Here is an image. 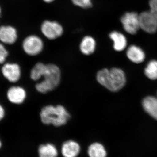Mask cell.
I'll return each mask as SVG.
<instances>
[{"mask_svg":"<svg viewBox=\"0 0 157 157\" xmlns=\"http://www.w3.org/2000/svg\"><path fill=\"white\" fill-rule=\"evenodd\" d=\"M97 78L99 83L112 92L121 89L126 82L123 71L116 68L100 70L97 73Z\"/></svg>","mask_w":157,"mask_h":157,"instance_id":"cell-1","label":"cell"},{"mask_svg":"<svg viewBox=\"0 0 157 157\" xmlns=\"http://www.w3.org/2000/svg\"><path fill=\"white\" fill-rule=\"evenodd\" d=\"M40 116L43 124H52L56 127L65 124L70 117V114L62 105L56 107L52 105L45 106L42 108Z\"/></svg>","mask_w":157,"mask_h":157,"instance_id":"cell-2","label":"cell"},{"mask_svg":"<svg viewBox=\"0 0 157 157\" xmlns=\"http://www.w3.org/2000/svg\"><path fill=\"white\" fill-rule=\"evenodd\" d=\"M41 77H43L44 79L36 85V89L39 92L45 94L52 90L59 85L60 81V70L56 65H45Z\"/></svg>","mask_w":157,"mask_h":157,"instance_id":"cell-3","label":"cell"},{"mask_svg":"<svg viewBox=\"0 0 157 157\" xmlns=\"http://www.w3.org/2000/svg\"><path fill=\"white\" fill-rule=\"evenodd\" d=\"M124 29L128 33L135 35L140 29L139 14L135 12H127L121 17Z\"/></svg>","mask_w":157,"mask_h":157,"instance_id":"cell-4","label":"cell"},{"mask_svg":"<svg viewBox=\"0 0 157 157\" xmlns=\"http://www.w3.org/2000/svg\"><path fill=\"white\" fill-rule=\"evenodd\" d=\"M43 44L40 38L36 36H32L26 38L23 43V48L25 52L30 56L39 54L43 49Z\"/></svg>","mask_w":157,"mask_h":157,"instance_id":"cell-5","label":"cell"},{"mask_svg":"<svg viewBox=\"0 0 157 157\" xmlns=\"http://www.w3.org/2000/svg\"><path fill=\"white\" fill-rule=\"evenodd\" d=\"M140 28L144 32L153 34L157 30V20L148 11L139 14Z\"/></svg>","mask_w":157,"mask_h":157,"instance_id":"cell-6","label":"cell"},{"mask_svg":"<svg viewBox=\"0 0 157 157\" xmlns=\"http://www.w3.org/2000/svg\"><path fill=\"white\" fill-rule=\"evenodd\" d=\"M41 29L44 36L49 39H57L61 36L63 33V29L60 25L48 21L43 23Z\"/></svg>","mask_w":157,"mask_h":157,"instance_id":"cell-7","label":"cell"},{"mask_svg":"<svg viewBox=\"0 0 157 157\" xmlns=\"http://www.w3.org/2000/svg\"><path fill=\"white\" fill-rule=\"evenodd\" d=\"M2 71L3 76L10 82L18 81L21 75L20 67L17 64H6L2 68Z\"/></svg>","mask_w":157,"mask_h":157,"instance_id":"cell-8","label":"cell"},{"mask_svg":"<svg viewBox=\"0 0 157 157\" xmlns=\"http://www.w3.org/2000/svg\"><path fill=\"white\" fill-rule=\"evenodd\" d=\"M26 96L25 90L19 86H12L8 90L7 97L11 103L21 104L25 101Z\"/></svg>","mask_w":157,"mask_h":157,"instance_id":"cell-9","label":"cell"},{"mask_svg":"<svg viewBox=\"0 0 157 157\" xmlns=\"http://www.w3.org/2000/svg\"><path fill=\"white\" fill-rule=\"evenodd\" d=\"M17 38L16 30L11 26L0 27V40L6 44L14 43Z\"/></svg>","mask_w":157,"mask_h":157,"instance_id":"cell-10","label":"cell"},{"mask_svg":"<svg viewBox=\"0 0 157 157\" xmlns=\"http://www.w3.org/2000/svg\"><path fill=\"white\" fill-rule=\"evenodd\" d=\"M80 147L77 142L68 140L63 144L62 154L64 157H76L79 154Z\"/></svg>","mask_w":157,"mask_h":157,"instance_id":"cell-11","label":"cell"},{"mask_svg":"<svg viewBox=\"0 0 157 157\" xmlns=\"http://www.w3.org/2000/svg\"><path fill=\"white\" fill-rule=\"evenodd\" d=\"M142 106L145 112L157 120V98L146 97L142 101Z\"/></svg>","mask_w":157,"mask_h":157,"instance_id":"cell-12","label":"cell"},{"mask_svg":"<svg viewBox=\"0 0 157 157\" xmlns=\"http://www.w3.org/2000/svg\"><path fill=\"white\" fill-rule=\"evenodd\" d=\"M128 58L135 63H140L145 59V54L143 50L138 46L132 45L128 48L127 51Z\"/></svg>","mask_w":157,"mask_h":157,"instance_id":"cell-13","label":"cell"},{"mask_svg":"<svg viewBox=\"0 0 157 157\" xmlns=\"http://www.w3.org/2000/svg\"><path fill=\"white\" fill-rule=\"evenodd\" d=\"M109 38L113 42V48L117 51H121L126 47L127 39L123 34L114 31L109 35Z\"/></svg>","mask_w":157,"mask_h":157,"instance_id":"cell-14","label":"cell"},{"mask_svg":"<svg viewBox=\"0 0 157 157\" xmlns=\"http://www.w3.org/2000/svg\"><path fill=\"white\" fill-rule=\"evenodd\" d=\"M95 47L96 42L94 39L88 36L83 38L80 45L81 52L85 55H90L94 53Z\"/></svg>","mask_w":157,"mask_h":157,"instance_id":"cell-15","label":"cell"},{"mask_svg":"<svg viewBox=\"0 0 157 157\" xmlns=\"http://www.w3.org/2000/svg\"><path fill=\"white\" fill-rule=\"evenodd\" d=\"M39 157H57V150L53 144H42L39 148Z\"/></svg>","mask_w":157,"mask_h":157,"instance_id":"cell-16","label":"cell"},{"mask_svg":"<svg viewBox=\"0 0 157 157\" xmlns=\"http://www.w3.org/2000/svg\"><path fill=\"white\" fill-rule=\"evenodd\" d=\"M88 154L90 157H106L107 152L102 144L94 143L91 144L88 149Z\"/></svg>","mask_w":157,"mask_h":157,"instance_id":"cell-17","label":"cell"},{"mask_svg":"<svg viewBox=\"0 0 157 157\" xmlns=\"http://www.w3.org/2000/svg\"><path fill=\"white\" fill-rule=\"evenodd\" d=\"M147 77L151 80L157 79V61L152 60L149 62L144 70Z\"/></svg>","mask_w":157,"mask_h":157,"instance_id":"cell-18","label":"cell"},{"mask_svg":"<svg viewBox=\"0 0 157 157\" xmlns=\"http://www.w3.org/2000/svg\"><path fill=\"white\" fill-rule=\"evenodd\" d=\"M74 5L81 8L87 9L91 7L90 0H71Z\"/></svg>","mask_w":157,"mask_h":157,"instance_id":"cell-19","label":"cell"},{"mask_svg":"<svg viewBox=\"0 0 157 157\" xmlns=\"http://www.w3.org/2000/svg\"><path fill=\"white\" fill-rule=\"evenodd\" d=\"M150 12L157 20V0H150Z\"/></svg>","mask_w":157,"mask_h":157,"instance_id":"cell-20","label":"cell"},{"mask_svg":"<svg viewBox=\"0 0 157 157\" xmlns=\"http://www.w3.org/2000/svg\"><path fill=\"white\" fill-rule=\"evenodd\" d=\"M8 52L3 45L0 44V64L3 63L8 56Z\"/></svg>","mask_w":157,"mask_h":157,"instance_id":"cell-21","label":"cell"},{"mask_svg":"<svg viewBox=\"0 0 157 157\" xmlns=\"http://www.w3.org/2000/svg\"><path fill=\"white\" fill-rule=\"evenodd\" d=\"M4 116H5V110L2 105H0V121L3 119Z\"/></svg>","mask_w":157,"mask_h":157,"instance_id":"cell-22","label":"cell"},{"mask_svg":"<svg viewBox=\"0 0 157 157\" xmlns=\"http://www.w3.org/2000/svg\"><path fill=\"white\" fill-rule=\"evenodd\" d=\"M43 1H45V2L47 3H50L53 2L54 0H43Z\"/></svg>","mask_w":157,"mask_h":157,"instance_id":"cell-23","label":"cell"},{"mask_svg":"<svg viewBox=\"0 0 157 157\" xmlns=\"http://www.w3.org/2000/svg\"><path fill=\"white\" fill-rule=\"evenodd\" d=\"M1 142H0V147H1Z\"/></svg>","mask_w":157,"mask_h":157,"instance_id":"cell-24","label":"cell"},{"mask_svg":"<svg viewBox=\"0 0 157 157\" xmlns=\"http://www.w3.org/2000/svg\"><path fill=\"white\" fill-rule=\"evenodd\" d=\"M0 12H1V11H0Z\"/></svg>","mask_w":157,"mask_h":157,"instance_id":"cell-25","label":"cell"}]
</instances>
